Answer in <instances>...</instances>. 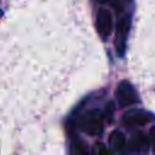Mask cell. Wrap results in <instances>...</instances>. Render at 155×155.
Returning <instances> with one entry per match:
<instances>
[{
    "label": "cell",
    "mask_w": 155,
    "mask_h": 155,
    "mask_svg": "<svg viewBox=\"0 0 155 155\" xmlns=\"http://www.w3.org/2000/svg\"><path fill=\"white\" fill-rule=\"evenodd\" d=\"M71 153L73 155H90L87 147L84 142H81L80 139H75L71 144Z\"/></svg>",
    "instance_id": "cell-8"
},
{
    "label": "cell",
    "mask_w": 155,
    "mask_h": 155,
    "mask_svg": "<svg viewBox=\"0 0 155 155\" xmlns=\"http://www.w3.org/2000/svg\"><path fill=\"white\" fill-rule=\"evenodd\" d=\"M155 120V115L143 109H131L122 116V121L127 126H142Z\"/></svg>",
    "instance_id": "cell-4"
},
{
    "label": "cell",
    "mask_w": 155,
    "mask_h": 155,
    "mask_svg": "<svg viewBox=\"0 0 155 155\" xmlns=\"http://www.w3.org/2000/svg\"><path fill=\"white\" fill-rule=\"evenodd\" d=\"M113 110H114V105H113V103H108V104H107L105 113H104V117H107L108 121H110V120L113 119Z\"/></svg>",
    "instance_id": "cell-10"
},
{
    "label": "cell",
    "mask_w": 155,
    "mask_h": 155,
    "mask_svg": "<svg viewBox=\"0 0 155 155\" xmlns=\"http://www.w3.org/2000/svg\"><path fill=\"white\" fill-rule=\"evenodd\" d=\"M115 97L117 99L119 105L122 108L139 103V97L137 91L128 81H125V80L117 85L115 90Z\"/></svg>",
    "instance_id": "cell-2"
},
{
    "label": "cell",
    "mask_w": 155,
    "mask_h": 155,
    "mask_svg": "<svg viewBox=\"0 0 155 155\" xmlns=\"http://www.w3.org/2000/svg\"><path fill=\"white\" fill-rule=\"evenodd\" d=\"M149 143H150V147L155 154V126L151 127L150 130V134H149Z\"/></svg>",
    "instance_id": "cell-11"
},
{
    "label": "cell",
    "mask_w": 155,
    "mask_h": 155,
    "mask_svg": "<svg viewBox=\"0 0 155 155\" xmlns=\"http://www.w3.org/2000/svg\"><path fill=\"white\" fill-rule=\"evenodd\" d=\"M96 29L101 38L104 40L111 34L113 29V17L109 10L107 8H99L96 15Z\"/></svg>",
    "instance_id": "cell-5"
},
{
    "label": "cell",
    "mask_w": 155,
    "mask_h": 155,
    "mask_svg": "<svg viewBox=\"0 0 155 155\" xmlns=\"http://www.w3.org/2000/svg\"><path fill=\"white\" fill-rule=\"evenodd\" d=\"M103 121H104V114L98 109H93L81 115L79 120V127L87 134L98 136L103 132L104 128Z\"/></svg>",
    "instance_id": "cell-1"
},
{
    "label": "cell",
    "mask_w": 155,
    "mask_h": 155,
    "mask_svg": "<svg viewBox=\"0 0 155 155\" xmlns=\"http://www.w3.org/2000/svg\"><path fill=\"white\" fill-rule=\"evenodd\" d=\"M96 155H113V154L104 145L97 144V147H96Z\"/></svg>",
    "instance_id": "cell-9"
},
{
    "label": "cell",
    "mask_w": 155,
    "mask_h": 155,
    "mask_svg": "<svg viewBox=\"0 0 155 155\" xmlns=\"http://www.w3.org/2000/svg\"><path fill=\"white\" fill-rule=\"evenodd\" d=\"M109 142H110V145L114 150L116 151H121L124 153V150L126 149L127 144H126V139H125V136L122 132L120 131H114L110 137H109Z\"/></svg>",
    "instance_id": "cell-7"
},
{
    "label": "cell",
    "mask_w": 155,
    "mask_h": 155,
    "mask_svg": "<svg viewBox=\"0 0 155 155\" xmlns=\"http://www.w3.org/2000/svg\"><path fill=\"white\" fill-rule=\"evenodd\" d=\"M98 1H102V2H107V1H109V2L115 4V1H121V0H98Z\"/></svg>",
    "instance_id": "cell-12"
},
{
    "label": "cell",
    "mask_w": 155,
    "mask_h": 155,
    "mask_svg": "<svg viewBox=\"0 0 155 155\" xmlns=\"http://www.w3.org/2000/svg\"><path fill=\"white\" fill-rule=\"evenodd\" d=\"M131 28V19L128 16H124L119 19L116 24V30H115V50L119 57L124 56L125 53V47H126V41L128 38Z\"/></svg>",
    "instance_id": "cell-3"
},
{
    "label": "cell",
    "mask_w": 155,
    "mask_h": 155,
    "mask_svg": "<svg viewBox=\"0 0 155 155\" xmlns=\"http://www.w3.org/2000/svg\"><path fill=\"white\" fill-rule=\"evenodd\" d=\"M2 16V11H1V8H0V17Z\"/></svg>",
    "instance_id": "cell-13"
},
{
    "label": "cell",
    "mask_w": 155,
    "mask_h": 155,
    "mask_svg": "<svg viewBox=\"0 0 155 155\" xmlns=\"http://www.w3.org/2000/svg\"><path fill=\"white\" fill-rule=\"evenodd\" d=\"M149 138L142 133V132H138V133H134L128 143V145L126 147V149L128 150L127 155L132 154V155H145L148 151H149Z\"/></svg>",
    "instance_id": "cell-6"
}]
</instances>
